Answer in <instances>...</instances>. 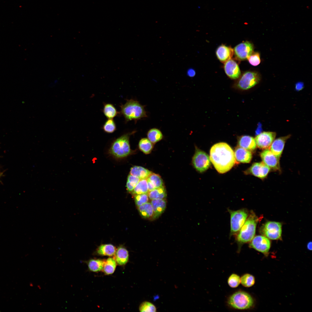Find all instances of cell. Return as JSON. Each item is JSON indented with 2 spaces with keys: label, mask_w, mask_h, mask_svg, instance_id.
<instances>
[{
  "label": "cell",
  "mask_w": 312,
  "mask_h": 312,
  "mask_svg": "<svg viewBox=\"0 0 312 312\" xmlns=\"http://www.w3.org/2000/svg\"><path fill=\"white\" fill-rule=\"evenodd\" d=\"M210 159L217 171L222 174L229 171L236 162L232 148L228 144L222 142L216 143L211 147Z\"/></svg>",
  "instance_id": "6da1fadb"
},
{
  "label": "cell",
  "mask_w": 312,
  "mask_h": 312,
  "mask_svg": "<svg viewBox=\"0 0 312 312\" xmlns=\"http://www.w3.org/2000/svg\"><path fill=\"white\" fill-rule=\"evenodd\" d=\"M244 224L236 235V240L240 249L244 244L251 241L254 237L258 219L251 212Z\"/></svg>",
  "instance_id": "7a4b0ae2"
},
{
  "label": "cell",
  "mask_w": 312,
  "mask_h": 312,
  "mask_svg": "<svg viewBox=\"0 0 312 312\" xmlns=\"http://www.w3.org/2000/svg\"><path fill=\"white\" fill-rule=\"evenodd\" d=\"M120 107L121 113L127 121L137 120L147 117L144 106L137 101L127 100L126 103Z\"/></svg>",
  "instance_id": "3957f363"
},
{
  "label": "cell",
  "mask_w": 312,
  "mask_h": 312,
  "mask_svg": "<svg viewBox=\"0 0 312 312\" xmlns=\"http://www.w3.org/2000/svg\"><path fill=\"white\" fill-rule=\"evenodd\" d=\"M124 134L116 139L112 144L110 153L117 158H122L129 155L131 152L129 142L130 135L132 133Z\"/></svg>",
  "instance_id": "277c9868"
},
{
  "label": "cell",
  "mask_w": 312,
  "mask_h": 312,
  "mask_svg": "<svg viewBox=\"0 0 312 312\" xmlns=\"http://www.w3.org/2000/svg\"><path fill=\"white\" fill-rule=\"evenodd\" d=\"M253 302L251 296L243 291L234 293L230 296L228 301V303L231 307L238 310L249 309L252 306Z\"/></svg>",
  "instance_id": "5b68a950"
},
{
  "label": "cell",
  "mask_w": 312,
  "mask_h": 312,
  "mask_svg": "<svg viewBox=\"0 0 312 312\" xmlns=\"http://www.w3.org/2000/svg\"><path fill=\"white\" fill-rule=\"evenodd\" d=\"M230 216V236L236 235L239 232L248 216L247 211L242 209L234 211L228 209Z\"/></svg>",
  "instance_id": "8992f818"
},
{
  "label": "cell",
  "mask_w": 312,
  "mask_h": 312,
  "mask_svg": "<svg viewBox=\"0 0 312 312\" xmlns=\"http://www.w3.org/2000/svg\"><path fill=\"white\" fill-rule=\"evenodd\" d=\"M260 231L262 234L269 239H278L281 235V224L276 222H267L262 226Z\"/></svg>",
  "instance_id": "52a82bcc"
},
{
  "label": "cell",
  "mask_w": 312,
  "mask_h": 312,
  "mask_svg": "<svg viewBox=\"0 0 312 312\" xmlns=\"http://www.w3.org/2000/svg\"><path fill=\"white\" fill-rule=\"evenodd\" d=\"M192 162L195 168L201 173L206 171L211 165L209 156L205 152L197 148L192 158Z\"/></svg>",
  "instance_id": "ba28073f"
},
{
  "label": "cell",
  "mask_w": 312,
  "mask_h": 312,
  "mask_svg": "<svg viewBox=\"0 0 312 312\" xmlns=\"http://www.w3.org/2000/svg\"><path fill=\"white\" fill-rule=\"evenodd\" d=\"M260 80L259 74L256 72L247 71L241 76L237 83V86L242 90H247L257 85Z\"/></svg>",
  "instance_id": "9c48e42d"
},
{
  "label": "cell",
  "mask_w": 312,
  "mask_h": 312,
  "mask_svg": "<svg viewBox=\"0 0 312 312\" xmlns=\"http://www.w3.org/2000/svg\"><path fill=\"white\" fill-rule=\"evenodd\" d=\"M253 44L248 41L237 44L233 50L235 58L240 61L247 59L253 52Z\"/></svg>",
  "instance_id": "30bf717a"
},
{
  "label": "cell",
  "mask_w": 312,
  "mask_h": 312,
  "mask_svg": "<svg viewBox=\"0 0 312 312\" xmlns=\"http://www.w3.org/2000/svg\"><path fill=\"white\" fill-rule=\"evenodd\" d=\"M270 168L263 162L253 163L244 172L246 174H251L261 179L265 178Z\"/></svg>",
  "instance_id": "8fae6325"
},
{
  "label": "cell",
  "mask_w": 312,
  "mask_h": 312,
  "mask_svg": "<svg viewBox=\"0 0 312 312\" xmlns=\"http://www.w3.org/2000/svg\"><path fill=\"white\" fill-rule=\"evenodd\" d=\"M252 240L249 244L250 247L264 254L268 252L271 243L268 238L264 236L257 235Z\"/></svg>",
  "instance_id": "7c38bea8"
},
{
  "label": "cell",
  "mask_w": 312,
  "mask_h": 312,
  "mask_svg": "<svg viewBox=\"0 0 312 312\" xmlns=\"http://www.w3.org/2000/svg\"><path fill=\"white\" fill-rule=\"evenodd\" d=\"M275 132L264 131L256 136L255 140L257 146L262 149H266L269 147L276 137Z\"/></svg>",
  "instance_id": "4fadbf2b"
},
{
  "label": "cell",
  "mask_w": 312,
  "mask_h": 312,
  "mask_svg": "<svg viewBox=\"0 0 312 312\" xmlns=\"http://www.w3.org/2000/svg\"><path fill=\"white\" fill-rule=\"evenodd\" d=\"M260 155L263 162L270 169L274 170H280L279 159L274 155L270 150L264 149L261 153Z\"/></svg>",
  "instance_id": "5bb4252c"
},
{
  "label": "cell",
  "mask_w": 312,
  "mask_h": 312,
  "mask_svg": "<svg viewBox=\"0 0 312 312\" xmlns=\"http://www.w3.org/2000/svg\"><path fill=\"white\" fill-rule=\"evenodd\" d=\"M224 70L230 78L235 79L239 77L241 71L237 62L233 59H230L224 63Z\"/></svg>",
  "instance_id": "9a60e30c"
},
{
  "label": "cell",
  "mask_w": 312,
  "mask_h": 312,
  "mask_svg": "<svg viewBox=\"0 0 312 312\" xmlns=\"http://www.w3.org/2000/svg\"><path fill=\"white\" fill-rule=\"evenodd\" d=\"M290 136V135H288L274 140L270 146V150L278 159L281 155L286 141Z\"/></svg>",
  "instance_id": "2e32d148"
},
{
  "label": "cell",
  "mask_w": 312,
  "mask_h": 312,
  "mask_svg": "<svg viewBox=\"0 0 312 312\" xmlns=\"http://www.w3.org/2000/svg\"><path fill=\"white\" fill-rule=\"evenodd\" d=\"M216 54L218 58L221 62L225 63L232 57L234 51L231 47L222 44L217 49Z\"/></svg>",
  "instance_id": "e0dca14e"
},
{
  "label": "cell",
  "mask_w": 312,
  "mask_h": 312,
  "mask_svg": "<svg viewBox=\"0 0 312 312\" xmlns=\"http://www.w3.org/2000/svg\"><path fill=\"white\" fill-rule=\"evenodd\" d=\"M234 154L235 161L238 163H249L252 159L251 151L239 146L235 148Z\"/></svg>",
  "instance_id": "ac0fdd59"
},
{
  "label": "cell",
  "mask_w": 312,
  "mask_h": 312,
  "mask_svg": "<svg viewBox=\"0 0 312 312\" xmlns=\"http://www.w3.org/2000/svg\"><path fill=\"white\" fill-rule=\"evenodd\" d=\"M238 142L239 146L250 151H254L257 147L255 138L249 135L241 136Z\"/></svg>",
  "instance_id": "d6986e66"
},
{
  "label": "cell",
  "mask_w": 312,
  "mask_h": 312,
  "mask_svg": "<svg viewBox=\"0 0 312 312\" xmlns=\"http://www.w3.org/2000/svg\"><path fill=\"white\" fill-rule=\"evenodd\" d=\"M151 203L153 210L152 218L155 219L164 211L166 207V202L164 199H155L151 200Z\"/></svg>",
  "instance_id": "ffe728a7"
},
{
  "label": "cell",
  "mask_w": 312,
  "mask_h": 312,
  "mask_svg": "<svg viewBox=\"0 0 312 312\" xmlns=\"http://www.w3.org/2000/svg\"><path fill=\"white\" fill-rule=\"evenodd\" d=\"M114 255V259L116 263L119 265H124L128 261V251L125 247L122 246H119L116 249Z\"/></svg>",
  "instance_id": "44dd1931"
},
{
  "label": "cell",
  "mask_w": 312,
  "mask_h": 312,
  "mask_svg": "<svg viewBox=\"0 0 312 312\" xmlns=\"http://www.w3.org/2000/svg\"><path fill=\"white\" fill-rule=\"evenodd\" d=\"M146 180L148 191L163 186V181L158 174L152 173Z\"/></svg>",
  "instance_id": "7402d4cb"
},
{
  "label": "cell",
  "mask_w": 312,
  "mask_h": 312,
  "mask_svg": "<svg viewBox=\"0 0 312 312\" xmlns=\"http://www.w3.org/2000/svg\"><path fill=\"white\" fill-rule=\"evenodd\" d=\"M152 173L151 171L144 167L135 166L131 168L130 174L142 179H146Z\"/></svg>",
  "instance_id": "603a6c76"
},
{
  "label": "cell",
  "mask_w": 312,
  "mask_h": 312,
  "mask_svg": "<svg viewBox=\"0 0 312 312\" xmlns=\"http://www.w3.org/2000/svg\"><path fill=\"white\" fill-rule=\"evenodd\" d=\"M116 250L115 247L112 244H102L97 249V252L100 255L111 257L114 255Z\"/></svg>",
  "instance_id": "cb8c5ba5"
},
{
  "label": "cell",
  "mask_w": 312,
  "mask_h": 312,
  "mask_svg": "<svg viewBox=\"0 0 312 312\" xmlns=\"http://www.w3.org/2000/svg\"><path fill=\"white\" fill-rule=\"evenodd\" d=\"M85 262L90 271L96 272L103 270L105 261L100 259H91Z\"/></svg>",
  "instance_id": "d4e9b609"
},
{
  "label": "cell",
  "mask_w": 312,
  "mask_h": 312,
  "mask_svg": "<svg viewBox=\"0 0 312 312\" xmlns=\"http://www.w3.org/2000/svg\"><path fill=\"white\" fill-rule=\"evenodd\" d=\"M138 208L139 213L142 217L146 219L152 218L153 210L151 203L148 202Z\"/></svg>",
  "instance_id": "484cf974"
},
{
  "label": "cell",
  "mask_w": 312,
  "mask_h": 312,
  "mask_svg": "<svg viewBox=\"0 0 312 312\" xmlns=\"http://www.w3.org/2000/svg\"><path fill=\"white\" fill-rule=\"evenodd\" d=\"M148 194L149 198L151 200L164 199L167 196L166 191L164 186L148 191Z\"/></svg>",
  "instance_id": "4316f807"
},
{
  "label": "cell",
  "mask_w": 312,
  "mask_h": 312,
  "mask_svg": "<svg viewBox=\"0 0 312 312\" xmlns=\"http://www.w3.org/2000/svg\"><path fill=\"white\" fill-rule=\"evenodd\" d=\"M148 186L146 179H140L131 192L132 195H136L148 193Z\"/></svg>",
  "instance_id": "83f0119b"
},
{
  "label": "cell",
  "mask_w": 312,
  "mask_h": 312,
  "mask_svg": "<svg viewBox=\"0 0 312 312\" xmlns=\"http://www.w3.org/2000/svg\"><path fill=\"white\" fill-rule=\"evenodd\" d=\"M116 262L114 258L112 257L108 258L105 261L103 267V271L107 275L113 274L115 271Z\"/></svg>",
  "instance_id": "f1b7e54d"
},
{
  "label": "cell",
  "mask_w": 312,
  "mask_h": 312,
  "mask_svg": "<svg viewBox=\"0 0 312 312\" xmlns=\"http://www.w3.org/2000/svg\"><path fill=\"white\" fill-rule=\"evenodd\" d=\"M148 139L152 143H155L161 140L163 138V134L159 129L153 128L150 129L147 133Z\"/></svg>",
  "instance_id": "f546056e"
},
{
  "label": "cell",
  "mask_w": 312,
  "mask_h": 312,
  "mask_svg": "<svg viewBox=\"0 0 312 312\" xmlns=\"http://www.w3.org/2000/svg\"><path fill=\"white\" fill-rule=\"evenodd\" d=\"M103 112L105 116L108 119H113L118 114L113 105L109 103L104 105Z\"/></svg>",
  "instance_id": "4dcf8cb0"
},
{
  "label": "cell",
  "mask_w": 312,
  "mask_h": 312,
  "mask_svg": "<svg viewBox=\"0 0 312 312\" xmlns=\"http://www.w3.org/2000/svg\"><path fill=\"white\" fill-rule=\"evenodd\" d=\"M152 143L148 139L145 138H142L139 143V147L140 149L146 154L149 153L153 148Z\"/></svg>",
  "instance_id": "1f68e13d"
},
{
  "label": "cell",
  "mask_w": 312,
  "mask_h": 312,
  "mask_svg": "<svg viewBox=\"0 0 312 312\" xmlns=\"http://www.w3.org/2000/svg\"><path fill=\"white\" fill-rule=\"evenodd\" d=\"M255 282L254 276L249 274H246L240 277V283L244 287H247L252 286Z\"/></svg>",
  "instance_id": "d6a6232c"
},
{
  "label": "cell",
  "mask_w": 312,
  "mask_h": 312,
  "mask_svg": "<svg viewBox=\"0 0 312 312\" xmlns=\"http://www.w3.org/2000/svg\"><path fill=\"white\" fill-rule=\"evenodd\" d=\"M140 180L138 177L129 174L127 177L126 185L127 191L131 192Z\"/></svg>",
  "instance_id": "836d02e7"
},
{
  "label": "cell",
  "mask_w": 312,
  "mask_h": 312,
  "mask_svg": "<svg viewBox=\"0 0 312 312\" xmlns=\"http://www.w3.org/2000/svg\"><path fill=\"white\" fill-rule=\"evenodd\" d=\"M104 131L108 133H111L115 131L116 129V124L113 119H108L103 127Z\"/></svg>",
  "instance_id": "e575fe53"
},
{
  "label": "cell",
  "mask_w": 312,
  "mask_h": 312,
  "mask_svg": "<svg viewBox=\"0 0 312 312\" xmlns=\"http://www.w3.org/2000/svg\"><path fill=\"white\" fill-rule=\"evenodd\" d=\"M140 312H156L157 309L155 306L152 303L145 301L142 302L139 307Z\"/></svg>",
  "instance_id": "d590c367"
},
{
  "label": "cell",
  "mask_w": 312,
  "mask_h": 312,
  "mask_svg": "<svg viewBox=\"0 0 312 312\" xmlns=\"http://www.w3.org/2000/svg\"><path fill=\"white\" fill-rule=\"evenodd\" d=\"M227 283L229 286L231 287L236 288L238 287L240 283V277L236 274H232L228 278Z\"/></svg>",
  "instance_id": "8d00e7d4"
},
{
  "label": "cell",
  "mask_w": 312,
  "mask_h": 312,
  "mask_svg": "<svg viewBox=\"0 0 312 312\" xmlns=\"http://www.w3.org/2000/svg\"><path fill=\"white\" fill-rule=\"evenodd\" d=\"M148 193L136 195L134 196L135 203L138 207L147 202L148 200Z\"/></svg>",
  "instance_id": "74e56055"
},
{
  "label": "cell",
  "mask_w": 312,
  "mask_h": 312,
  "mask_svg": "<svg viewBox=\"0 0 312 312\" xmlns=\"http://www.w3.org/2000/svg\"><path fill=\"white\" fill-rule=\"evenodd\" d=\"M250 64L253 66H257L260 63V55L257 52H253L247 58Z\"/></svg>",
  "instance_id": "f35d334b"
},
{
  "label": "cell",
  "mask_w": 312,
  "mask_h": 312,
  "mask_svg": "<svg viewBox=\"0 0 312 312\" xmlns=\"http://www.w3.org/2000/svg\"><path fill=\"white\" fill-rule=\"evenodd\" d=\"M186 74L187 76L190 77H193L196 75V72L194 69L189 68L187 69Z\"/></svg>",
  "instance_id": "ab89813d"
},
{
  "label": "cell",
  "mask_w": 312,
  "mask_h": 312,
  "mask_svg": "<svg viewBox=\"0 0 312 312\" xmlns=\"http://www.w3.org/2000/svg\"><path fill=\"white\" fill-rule=\"evenodd\" d=\"M303 86V83L300 82L296 83V88L298 89H300L302 88Z\"/></svg>",
  "instance_id": "60d3db41"
},
{
  "label": "cell",
  "mask_w": 312,
  "mask_h": 312,
  "mask_svg": "<svg viewBox=\"0 0 312 312\" xmlns=\"http://www.w3.org/2000/svg\"><path fill=\"white\" fill-rule=\"evenodd\" d=\"M307 247L309 250H312V242H310L308 243Z\"/></svg>",
  "instance_id": "b9f144b4"
},
{
  "label": "cell",
  "mask_w": 312,
  "mask_h": 312,
  "mask_svg": "<svg viewBox=\"0 0 312 312\" xmlns=\"http://www.w3.org/2000/svg\"><path fill=\"white\" fill-rule=\"evenodd\" d=\"M3 176V172L0 171V178L2 177Z\"/></svg>",
  "instance_id": "7bdbcfd3"
}]
</instances>
